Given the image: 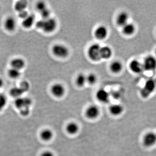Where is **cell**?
Masks as SVG:
<instances>
[{
	"instance_id": "6da1fadb",
	"label": "cell",
	"mask_w": 156,
	"mask_h": 156,
	"mask_svg": "<svg viewBox=\"0 0 156 156\" xmlns=\"http://www.w3.org/2000/svg\"><path fill=\"white\" fill-rule=\"evenodd\" d=\"M156 88L155 81L153 79H149L145 82L143 88L141 89L140 95L144 98H147L153 93Z\"/></svg>"
},
{
	"instance_id": "7a4b0ae2",
	"label": "cell",
	"mask_w": 156,
	"mask_h": 156,
	"mask_svg": "<svg viewBox=\"0 0 156 156\" xmlns=\"http://www.w3.org/2000/svg\"><path fill=\"white\" fill-rule=\"evenodd\" d=\"M101 47L99 44H94L89 47L88 50V56L93 61H98L101 59L100 50Z\"/></svg>"
},
{
	"instance_id": "3957f363",
	"label": "cell",
	"mask_w": 156,
	"mask_h": 156,
	"mask_svg": "<svg viewBox=\"0 0 156 156\" xmlns=\"http://www.w3.org/2000/svg\"><path fill=\"white\" fill-rule=\"evenodd\" d=\"M53 53L55 56L60 58H65L69 54V50L64 45L57 44L53 46Z\"/></svg>"
},
{
	"instance_id": "277c9868",
	"label": "cell",
	"mask_w": 156,
	"mask_h": 156,
	"mask_svg": "<svg viewBox=\"0 0 156 156\" xmlns=\"http://www.w3.org/2000/svg\"><path fill=\"white\" fill-rule=\"evenodd\" d=\"M144 70L153 71L156 69V58L154 56L149 55L145 57L142 63Z\"/></svg>"
},
{
	"instance_id": "5b68a950",
	"label": "cell",
	"mask_w": 156,
	"mask_h": 156,
	"mask_svg": "<svg viewBox=\"0 0 156 156\" xmlns=\"http://www.w3.org/2000/svg\"><path fill=\"white\" fill-rule=\"evenodd\" d=\"M43 20V24L42 29L47 33H51L55 30L57 27L56 20L52 18Z\"/></svg>"
},
{
	"instance_id": "8992f818",
	"label": "cell",
	"mask_w": 156,
	"mask_h": 156,
	"mask_svg": "<svg viewBox=\"0 0 156 156\" xmlns=\"http://www.w3.org/2000/svg\"><path fill=\"white\" fill-rule=\"evenodd\" d=\"M144 145L146 147L153 146L156 143V134L153 132L147 133L143 140Z\"/></svg>"
},
{
	"instance_id": "52a82bcc",
	"label": "cell",
	"mask_w": 156,
	"mask_h": 156,
	"mask_svg": "<svg viewBox=\"0 0 156 156\" xmlns=\"http://www.w3.org/2000/svg\"><path fill=\"white\" fill-rule=\"evenodd\" d=\"M65 88L62 84L56 83L53 85L51 88V92L52 94L57 98L63 96L65 93Z\"/></svg>"
},
{
	"instance_id": "ba28073f",
	"label": "cell",
	"mask_w": 156,
	"mask_h": 156,
	"mask_svg": "<svg viewBox=\"0 0 156 156\" xmlns=\"http://www.w3.org/2000/svg\"><path fill=\"white\" fill-rule=\"evenodd\" d=\"M100 114L99 108L95 105H92L87 108L86 111V115L87 118L91 119H96Z\"/></svg>"
},
{
	"instance_id": "9c48e42d",
	"label": "cell",
	"mask_w": 156,
	"mask_h": 156,
	"mask_svg": "<svg viewBox=\"0 0 156 156\" xmlns=\"http://www.w3.org/2000/svg\"><path fill=\"white\" fill-rule=\"evenodd\" d=\"M129 68L132 72L139 74L144 70L142 63L137 59H133L129 63Z\"/></svg>"
},
{
	"instance_id": "30bf717a",
	"label": "cell",
	"mask_w": 156,
	"mask_h": 156,
	"mask_svg": "<svg viewBox=\"0 0 156 156\" xmlns=\"http://www.w3.org/2000/svg\"><path fill=\"white\" fill-rule=\"evenodd\" d=\"M98 100L103 103L108 102L110 99V94L105 89H101L97 91L96 94Z\"/></svg>"
},
{
	"instance_id": "8fae6325",
	"label": "cell",
	"mask_w": 156,
	"mask_h": 156,
	"mask_svg": "<svg viewBox=\"0 0 156 156\" xmlns=\"http://www.w3.org/2000/svg\"><path fill=\"white\" fill-rule=\"evenodd\" d=\"M108 30L104 26H100L95 30V35L96 38L98 40H103L107 36Z\"/></svg>"
},
{
	"instance_id": "7c38bea8",
	"label": "cell",
	"mask_w": 156,
	"mask_h": 156,
	"mask_svg": "<svg viewBox=\"0 0 156 156\" xmlns=\"http://www.w3.org/2000/svg\"><path fill=\"white\" fill-rule=\"evenodd\" d=\"M129 15L127 12H122L118 15L117 17L116 23L119 26L123 27L128 23Z\"/></svg>"
},
{
	"instance_id": "4fadbf2b",
	"label": "cell",
	"mask_w": 156,
	"mask_h": 156,
	"mask_svg": "<svg viewBox=\"0 0 156 156\" xmlns=\"http://www.w3.org/2000/svg\"><path fill=\"white\" fill-rule=\"evenodd\" d=\"M109 111L111 114L113 115H119L124 111V107L121 105L115 104L110 107Z\"/></svg>"
},
{
	"instance_id": "5bb4252c",
	"label": "cell",
	"mask_w": 156,
	"mask_h": 156,
	"mask_svg": "<svg viewBox=\"0 0 156 156\" xmlns=\"http://www.w3.org/2000/svg\"><path fill=\"white\" fill-rule=\"evenodd\" d=\"M112 54V51L111 48L108 46L101 47L100 50L101 57L103 59H108L111 57Z\"/></svg>"
},
{
	"instance_id": "9a60e30c",
	"label": "cell",
	"mask_w": 156,
	"mask_h": 156,
	"mask_svg": "<svg viewBox=\"0 0 156 156\" xmlns=\"http://www.w3.org/2000/svg\"><path fill=\"white\" fill-rule=\"evenodd\" d=\"M122 27L123 34L126 36L132 35L136 30L135 25L133 23H129L124 26Z\"/></svg>"
},
{
	"instance_id": "2e32d148",
	"label": "cell",
	"mask_w": 156,
	"mask_h": 156,
	"mask_svg": "<svg viewBox=\"0 0 156 156\" xmlns=\"http://www.w3.org/2000/svg\"><path fill=\"white\" fill-rule=\"evenodd\" d=\"M80 128L77 123L71 122L67 124L66 127V131L67 133L71 135H74L78 133Z\"/></svg>"
},
{
	"instance_id": "e0dca14e",
	"label": "cell",
	"mask_w": 156,
	"mask_h": 156,
	"mask_svg": "<svg viewBox=\"0 0 156 156\" xmlns=\"http://www.w3.org/2000/svg\"><path fill=\"white\" fill-rule=\"evenodd\" d=\"M11 65L12 68L20 70L25 66V61L21 58H16L11 62Z\"/></svg>"
},
{
	"instance_id": "ac0fdd59",
	"label": "cell",
	"mask_w": 156,
	"mask_h": 156,
	"mask_svg": "<svg viewBox=\"0 0 156 156\" xmlns=\"http://www.w3.org/2000/svg\"><path fill=\"white\" fill-rule=\"evenodd\" d=\"M123 64L121 62L116 60L113 62L110 65L111 70L115 73L121 72L123 69Z\"/></svg>"
},
{
	"instance_id": "d6986e66",
	"label": "cell",
	"mask_w": 156,
	"mask_h": 156,
	"mask_svg": "<svg viewBox=\"0 0 156 156\" xmlns=\"http://www.w3.org/2000/svg\"><path fill=\"white\" fill-rule=\"evenodd\" d=\"M40 136L42 140L45 141H49L53 138V133L50 129H46L41 132Z\"/></svg>"
},
{
	"instance_id": "ffe728a7",
	"label": "cell",
	"mask_w": 156,
	"mask_h": 156,
	"mask_svg": "<svg viewBox=\"0 0 156 156\" xmlns=\"http://www.w3.org/2000/svg\"><path fill=\"white\" fill-rule=\"evenodd\" d=\"M35 19V17L33 14L29 15L26 18L23 19V21L22 22V25L25 28H30L33 25Z\"/></svg>"
},
{
	"instance_id": "44dd1931",
	"label": "cell",
	"mask_w": 156,
	"mask_h": 156,
	"mask_svg": "<svg viewBox=\"0 0 156 156\" xmlns=\"http://www.w3.org/2000/svg\"><path fill=\"white\" fill-rule=\"evenodd\" d=\"M16 21L13 17H9L6 20L5 22V27L7 30L10 31L14 30L16 27Z\"/></svg>"
},
{
	"instance_id": "7402d4cb",
	"label": "cell",
	"mask_w": 156,
	"mask_h": 156,
	"mask_svg": "<svg viewBox=\"0 0 156 156\" xmlns=\"http://www.w3.org/2000/svg\"><path fill=\"white\" fill-rule=\"evenodd\" d=\"M87 83V76L83 74H80L77 77L76 83L79 87H83Z\"/></svg>"
},
{
	"instance_id": "603a6c76",
	"label": "cell",
	"mask_w": 156,
	"mask_h": 156,
	"mask_svg": "<svg viewBox=\"0 0 156 156\" xmlns=\"http://www.w3.org/2000/svg\"><path fill=\"white\" fill-rule=\"evenodd\" d=\"M27 2L26 1H20L17 2L15 5V9L16 11H20L25 10L26 8L27 7Z\"/></svg>"
},
{
	"instance_id": "cb8c5ba5",
	"label": "cell",
	"mask_w": 156,
	"mask_h": 156,
	"mask_svg": "<svg viewBox=\"0 0 156 156\" xmlns=\"http://www.w3.org/2000/svg\"><path fill=\"white\" fill-rule=\"evenodd\" d=\"M23 92L20 87H14L11 89L10 94L14 97L19 98L20 95H22Z\"/></svg>"
},
{
	"instance_id": "d4e9b609",
	"label": "cell",
	"mask_w": 156,
	"mask_h": 156,
	"mask_svg": "<svg viewBox=\"0 0 156 156\" xmlns=\"http://www.w3.org/2000/svg\"><path fill=\"white\" fill-rule=\"evenodd\" d=\"M9 74L10 77L13 78V79H16V78L19 77L20 76V73L19 70L12 68L9 70Z\"/></svg>"
},
{
	"instance_id": "484cf974",
	"label": "cell",
	"mask_w": 156,
	"mask_h": 156,
	"mask_svg": "<svg viewBox=\"0 0 156 156\" xmlns=\"http://www.w3.org/2000/svg\"><path fill=\"white\" fill-rule=\"evenodd\" d=\"M97 78L95 74H89V75L87 76V83L90 85H93L97 81Z\"/></svg>"
},
{
	"instance_id": "4316f807",
	"label": "cell",
	"mask_w": 156,
	"mask_h": 156,
	"mask_svg": "<svg viewBox=\"0 0 156 156\" xmlns=\"http://www.w3.org/2000/svg\"><path fill=\"white\" fill-rule=\"evenodd\" d=\"M15 105L17 108L22 109L24 108V98H17L15 101Z\"/></svg>"
},
{
	"instance_id": "83f0119b",
	"label": "cell",
	"mask_w": 156,
	"mask_h": 156,
	"mask_svg": "<svg viewBox=\"0 0 156 156\" xmlns=\"http://www.w3.org/2000/svg\"><path fill=\"white\" fill-rule=\"evenodd\" d=\"M20 88L22 90L23 92H25L28 91L30 88L29 84L27 81H23L20 84Z\"/></svg>"
},
{
	"instance_id": "f1b7e54d",
	"label": "cell",
	"mask_w": 156,
	"mask_h": 156,
	"mask_svg": "<svg viewBox=\"0 0 156 156\" xmlns=\"http://www.w3.org/2000/svg\"><path fill=\"white\" fill-rule=\"evenodd\" d=\"M36 7L38 11H40V12L47 9L46 4L43 2H39L37 4Z\"/></svg>"
},
{
	"instance_id": "f546056e",
	"label": "cell",
	"mask_w": 156,
	"mask_h": 156,
	"mask_svg": "<svg viewBox=\"0 0 156 156\" xmlns=\"http://www.w3.org/2000/svg\"><path fill=\"white\" fill-rule=\"evenodd\" d=\"M40 13H41L43 19H48V18H50V10H48V9H45L44 10L41 11Z\"/></svg>"
},
{
	"instance_id": "4dcf8cb0",
	"label": "cell",
	"mask_w": 156,
	"mask_h": 156,
	"mask_svg": "<svg viewBox=\"0 0 156 156\" xmlns=\"http://www.w3.org/2000/svg\"><path fill=\"white\" fill-rule=\"evenodd\" d=\"M6 98L5 95L0 94V107L2 108L6 103Z\"/></svg>"
},
{
	"instance_id": "1f68e13d",
	"label": "cell",
	"mask_w": 156,
	"mask_h": 156,
	"mask_svg": "<svg viewBox=\"0 0 156 156\" xmlns=\"http://www.w3.org/2000/svg\"><path fill=\"white\" fill-rule=\"evenodd\" d=\"M18 15H19V17H20V18L24 19L28 16L29 14L28 12H27V11H26V10H24V11L19 12Z\"/></svg>"
},
{
	"instance_id": "d6a6232c",
	"label": "cell",
	"mask_w": 156,
	"mask_h": 156,
	"mask_svg": "<svg viewBox=\"0 0 156 156\" xmlns=\"http://www.w3.org/2000/svg\"><path fill=\"white\" fill-rule=\"evenodd\" d=\"M29 112V108H24L21 109L20 113L22 115L25 116L28 115Z\"/></svg>"
},
{
	"instance_id": "836d02e7",
	"label": "cell",
	"mask_w": 156,
	"mask_h": 156,
	"mask_svg": "<svg viewBox=\"0 0 156 156\" xmlns=\"http://www.w3.org/2000/svg\"><path fill=\"white\" fill-rule=\"evenodd\" d=\"M41 156H54L53 152L50 151H46L41 155Z\"/></svg>"
},
{
	"instance_id": "e575fe53",
	"label": "cell",
	"mask_w": 156,
	"mask_h": 156,
	"mask_svg": "<svg viewBox=\"0 0 156 156\" xmlns=\"http://www.w3.org/2000/svg\"><path fill=\"white\" fill-rule=\"evenodd\" d=\"M3 84H4V82H3L2 80L0 78V88L2 87Z\"/></svg>"
},
{
	"instance_id": "d590c367",
	"label": "cell",
	"mask_w": 156,
	"mask_h": 156,
	"mask_svg": "<svg viewBox=\"0 0 156 156\" xmlns=\"http://www.w3.org/2000/svg\"><path fill=\"white\" fill-rule=\"evenodd\" d=\"M2 108H1V107H0V111H1V110H2Z\"/></svg>"
},
{
	"instance_id": "8d00e7d4",
	"label": "cell",
	"mask_w": 156,
	"mask_h": 156,
	"mask_svg": "<svg viewBox=\"0 0 156 156\" xmlns=\"http://www.w3.org/2000/svg\"></svg>"
},
{
	"instance_id": "74e56055",
	"label": "cell",
	"mask_w": 156,
	"mask_h": 156,
	"mask_svg": "<svg viewBox=\"0 0 156 156\" xmlns=\"http://www.w3.org/2000/svg\"><path fill=\"white\" fill-rule=\"evenodd\" d=\"M0 94H1V93H0Z\"/></svg>"
}]
</instances>
